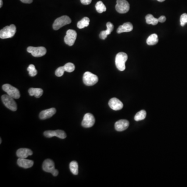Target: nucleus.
<instances>
[{"label":"nucleus","instance_id":"f257e3e1","mask_svg":"<svg viewBox=\"0 0 187 187\" xmlns=\"http://www.w3.org/2000/svg\"><path fill=\"white\" fill-rule=\"evenodd\" d=\"M127 55L123 52L118 53L115 57V65L118 70L121 71H124L126 68L125 63L127 60Z\"/></svg>","mask_w":187,"mask_h":187},{"label":"nucleus","instance_id":"f03ea898","mask_svg":"<svg viewBox=\"0 0 187 187\" xmlns=\"http://www.w3.org/2000/svg\"><path fill=\"white\" fill-rule=\"evenodd\" d=\"M16 32V27L14 25L6 26L0 31V38L8 39L13 37Z\"/></svg>","mask_w":187,"mask_h":187},{"label":"nucleus","instance_id":"7ed1b4c3","mask_svg":"<svg viewBox=\"0 0 187 187\" xmlns=\"http://www.w3.org/2000/svg\"><path fill=\"white\" fill-rule=\"evenodd\" d=\"M42 167L44 171L51 173L54 176H57L59 173L58 170L55 167L54 162L50 159H46L44 161Z\"/></svg>","mask_w":187,"mask_h":187},{"label":"nucleus","instance_id":"20e7f679","mask_svg":"<svg viewBox=\"0 0 187 187\" xmlns=\"http://www.w3.org/2000/svg\"><path fill=\"white\" fill-rule=\"evenodd\" d=\"M1 99L3 104H4L6 108H7L8 109H9V110H11L12 111H15L17 110V103L14 100V98L9 96V95H8L7 94H6V95H2Z\"/></svg>","mask_w":187,"mask_h":187},{"label":"nucleus","instance_id":"39448f33","mask_svg":"<svg viewBox=\"0 0 187 187\" xmlns=\"http://www.w3.org/2000/svg\"><path fill=\"white\" fill-rule=\"evenodd\" d=\"M71 22V20L70 17L67 16H62L55 20L53 25V29L55 30H58L62 26L70 24Z\"/></svg>","mask_w":187,"mask_h":187},{"label":"nucleus","instance_id":"423d86ee","mask_svg":"<svg viewBox=\"0 0 187 187\" xmlns=\"http://www.w3.org/2000/svg\"><path fill=\"white\" fill-rule=\"evenodd\" d=\"M83 81L85 85L93 86L98 82V78L96 75L87 71L84 73Z\"/></svg>","mask_w":187,"mask_h":187},{"label":"nucleus","instance_id":"0eeeda50","mask_svg":"<svg viewBox=\"0 0 187 187\" xmlns=\"http://www.w3.org/2000/svg\"><path fill=\"white\" fill-rule=\"evenodd\" d=\"M2 89L8 95H9V96L12 97L14 99H18L20 98V92L18 89L10 84H4L2 86Z\"/></svg>","mask_w":187,"mask_h":187},{"label":"nucleus","instance_id":"6e6552de","mask_svg":"<svg viewBox=\"0 0 187 187\" xmlns=\"http://www.w3.org/2000/svg\"><path fill=\"white\" fill-rule=\"evenodd\" d=\"M27 51L28 53H31L33 57H40L46 54V49L43 46H29L27 48Z\"/></svg>","mask_w":187,"mask_h":187},{"label":"nucleus","instance_id":"1a4fd4ad","mask_svg":"<svg viewBox=\"0 0 187 187\" xmlns=\"http://www.w3.org/2000/svg\"><path fill=\"white\" fill-rule=\"evenodd\" d=\"M129 4L126 0H117L115 9L120 14H125L129 11Z\"/></svg>","mask_w":187,"mask_h":187},{"label":"nucleus","instance_id":"9d476101","mask_svg":"<svg viewBox=\"0 0 187 187\" xmlns=\"http://www.w3.org/2000/svg\"><path fill=\"white\" fill-rule=\"evenodd\" d=\"M77 37L76 31L73 30L69 29L67 31L66 36L64 38V41L65 44L70 46H73Z\"/></svg>","mask_w":187,"mask_h":187},{"label":"nucleus","instance_id":"9b49d317","mask_svg":"<svg viewBox=\"0 0 187 187\" xmlns=\"http://www.w3.org/2000/svg\"><path fill=\"white\" fill-rule=\"evenodd\" d=\"M95 119L92 114L87 113L84 115L82 122L83 127L85 128L91 127L95 124Z\"/></svg>","mask_w":187,"mask_h":187},{"label":"nucleus","instance_id":"f8f14e48","mask_svg":"<svg viewBox=\"0 0 187 187\" xmlns=\"http://www.w3.org/2000/svg\"><path fill=\"white\" fill-rule=\"evenodd\" d=\"M45 137L50 138L53 137H57L59 138L65 139L67 137L65 132L62 130H56V131H46L44 132Z\"/></svg>","mask_w":187,"mask_h":187},{"label":"nucleus","instance_id":"ddd939ff","mask_svg":"<svg viewBox=\"0 0 187 187\" xmlns=\"http://www.w3.org/2000/svg\"><path fill=\"white\" fill-rule=\"evenodd\" d=\"M109 106L111 109L115 111L121 110L123 107V103L117 98H112L109 101Z\"/></svg>","mask_w":187,"mask_h":187},{"label":"nucleus","instance_id":"4468645a","mask_svg":"<svg viewBox=\"0 0 187 187\" xmlns=\"http://www.w3.org/2000/svg\"><path fill=\"white\" fill-rule=\"evenodd\" d=\"M56 109L54 108H52L41 111L39 114V117L41 120H45L53 117L56 113Z\"/></svg>","mask_w":187,"mask_h":187},{"label":"nucleus","instance_id":"2eb2a0df","mask_svg":"<svg viewBox=\"0 0 187 187\" xmlns=\"http://www.w3.org/2000/svg\"><path fill=\"white\" fill-rule=\"evenodd\" d=\"M129 125V122L127 120H120L115 123V129L118 132H122L126 130Z\"/></svg>","mask_w":187,"mask_h":187},{"label":"nucleus","instance_id":"dca6fc26","mask_svg":"<svg viewBox=\"0 0 187 187\" xmlns=\"http://www.w3.org/2000/svg\"><path fill=\"white\" fill-rule=\"evenodd\" d=\"M34 162L32 160L23 159V158H19L17 160V164L19 166L23 168H30L32 166Z\"/></svg>","mask_w":187,"mask_h":187},{"label":"nucleus","instance_id":"f3484780","mask_svg":"<svg viewBox=\"0 0 187 187\" xmlns=\"http://www.w3.org/2000/svg\"><path fill=\"white\" fill-rule=\"evenodd\" d=\"M32 150L27 148H20L16 152V155L18 158L26 159L29 156L32 155Z\"/></svg>","mask_w":187,"mask_h":187},{"label":"nucleus","instance_id":"a211bd4d","mask_svg":"<svg viewBox=\"0 0 187 187\" xmlns=\"http://www.w3.org/2000/svg\"><path fill=\"white\" fill-rule=\"evenodd\" d=\"M132 29H133V26L131 22H127L118 26V28L117 29V33L120 34L123 32H128L132 31Z\"/></svg>","mask_w":187,"mask_h":187},{"label":"nucleus","instance_id":"6ab92c4d","mask_svg":"<svg viewBox=\"0 0 187 187\" xmlns=\"http://www.w3.org/2000/svg\"><path fill=\"white\" fill-rule=\"evenodd\" d=\"M107 29L106 30L101 31V32L100 33L99 37L100 39L105 40L107 38V36L110 34L113 31L114 28L113 25L112 23H111L110 22H108L107 23Z\"/></svg>","mask_w":187,"mask_h":187},{"label":"nucleus","instance_id":"aec40b11","mask_svg":"<svg viewBox=\"0 0 187 187\" xmlns=\"http://www.w3.org/2000/svg\"><path fill=\"white\" fill-rule=\"evenodd\" d=\"M28 92L30 96H34L36 98H40L43 94V90L40 88H30Z\"/></svg>","mask_w":187,"mask_h":187},{"label":"nucleus","instance_id":"412c9836","mask_svg":"<svg viewBox=\"0 0 187 187\" xmlns=\"http://www.w3.org/2000/svg\"><path fill=\"white\" fill-rule=\"evenodd\" d=\"M159 41L158 36L156 34H152L148 37L146 40V43L149 45H156Z\"/></svg>","mask_w":187,"mask_h":187},{"label":"nucleus","instance_id":"4be33fe9","mask_svg":"<svg viewBox=\"0 0 187 187\" xmlns=\"http://www.w3.org/2000/svg\"><path fill=\"white\" fill-rule=\"evenodd\" d=\"M89 22H90V20L88 17H84L82 20L78 22L77 26H78V28L81 29H83L85 27H87V26H89Z\"/></svg>","mask_w":187,"mask_h":187},{"label":"nucleus","instance_id":"5701e85b","mask_svg":"<svg viewBox=\"0 0 187 187\" xmlns=\"http://www.w3.org/2000/svg\"><path fill=\"white\" fill-rule=\"evenodd\" d=\"M146 23L149 25H152L153 26L157 25L159 22L158 19L156 18L151 14H148L146 16Z\"/></svg>","mask_w":187,"mask_h":187},{"label":"nucleus","instance_id":"b1692460","mask_svg":"<svg viewBox=\"0 0 187 187\" xmlns=\"http://www.w3.org/2000/svg\"><path fill=\"white\" fill-rule=\"evenodd\" d=\"M146 111L141 110L136 114L134 118L136 121H139L144 120L146 117Z\"/></svg>","mask_w":187,"mask_h":187},{"label":"nucleus","instance_id":"393cba45","mask_svg":"<svg viewBox=\"0 0 187 187\" xmlns=\"http://www.w3.org/2000/svg\"><path fill=\"white\" fill-rule=\"evenodd\" d=\"M95 8H96L97 12H99V13H102V12H106V10H107L106 6L103 3V2L101 1H98L96 4Z\"/></svg>","mask_w":187,"mask_h":187},{"label":"nucleus","instance_id":"a878e982","mask_svg":"<svg viewBox=\"0 0 187 187\" xmlns=\"http://www.w3.org/2000/svg\"><path fill=\"white\" fill-rule=\"evenodd\" d=\"M70 171L73 175L78 174V164L76 161H72L70 163Z\"/></svg>","mask_w":187,"mask_h":187},{"label":"nucleus","instance_id":"bb28decb","mask_svg":"<svg viewBox=\"0 0 187 187\" xmlns=\"http://www.w3.org/2000/svg\"><path fill=\"white\" fill-rule=\"evenodd\" d=\"M27 70L29 72L30 76L33 77L37 74V71L36 69V67L33 65H30L27 68Z\"/></svg>","mask_w":187,"mask_h":187},{"label":"nucleus","instance_id":"cd10ccee","mask_svg":"<svg viewBox=\"0 0 187 187\" xmlns=\"http://www.w3.org/2000/svg\"><path fill=\"white\" fill-rule=\"evenodd\" d=\"M64 66L65 71L68 72H72L75 70V65L71 62H68Z\"/></svg>","mask_w":187,"mask_h":187},{"label":"nucleus","instance_id":"c85d7f7f","mask_svg":"<svg viewBox=\"0 0 187 187\" xmlns=\"http://www.w3.org/2000/svg\"><path fill=\"white\" fill-rule=\"evenodd\" d=\"M65 71V69L64 66L60 67L57 69V70L55 71V74L58 77H61V76H62L64 75V72Z\"/></svg>","mask_w":187,"mask_h":187},{"label":"nucleus","instance_id":"c756f323","mask_svg":"<svg viewBox=\"0 0 187 187\" xmlns=\"http://www.w3.org/2000/svg\"><path fill=\"white\" fill-rule=\"evenodd\" d=\"M180 25L182 26H184L185 23H187V14L184 13L181 15L180 19Z\"/></svg>","mask_w":187,"mask_h":187},{"label":"nucleus","instance_id":"7c9ffc66","mask_svg":"<svg viewBox=\"0 0 187 187\" xmlns=\"http://www.w3.org/2000/svg\"><path fill=\"white\" fill-rule=\"evenodd\" d=\"M81 2L82 4L87 5L90 4L92 2V0H81Z\"/></svg>","mask_w":187,"mask_h":187},{"label":"nucleus","instance_id":"2f4dec72","mask_svg":"<svg viewBox=\"0 0 187 187\" xmlns=\"http://www.w3.org/2000/svg\"><path fill=\"white\" fill-rule=\"evenodd\" d=\"M158 20H159V22H164L166 21V17L164 16H162L159 17Z\"/></svg>","mask_w":187,"mask_h":187},{"label":"nucleus","instance_id":"473e14b6","mask_svg":"<svg viewBox=\"0 0 187 187\" xmlns=\"http://www.w3.org/2000/svg\"><path fill=\"white\" fill-rule=\"evenodd\" d=\"M20 1L26 4H30L32 3L33 0H20Z\"/></svg>","mask_w":187,"mask_h":187},{"label":"nucleus","instance_id":"72a5a7b5","mask_svg":"<svg viewBox=\"0 0 187 187\" xmlns=\"http://www.w3.org/2000/svg\"><path fill=\"white\" fill-rule=\"evenodd\" d=\"M3 5V1L2 0H0V7L1 8Z\"/></svg>","mask_w":187,"mask_h":187},{"label":"nucleus","instance_id":"f704fd0d","mask_svg":"<svg viewBox=\"0 0 187 187\" xmlns=\"http://www.w3.org/2000/svg\"><path fill=\"white\" fill-rule=\"evenodd\" d=\"M157 1L160 2H163L165 1V0H157Z\"/></svg>","mask_w":187,"mask_h":187},{"label":"nucleus","instance_id":"c9c22d12","mask_svg":"<svg viewBox=\"0 0 187 187\" xmlns=\"http://www.w3.org/2000/svg\"><path fill=\"white\" fill-rule=\"evenodd\" d=\"M0 143H2V139H1V142H0Z\"/></svg>","mask_w":187,"mask_h":187}]
</instances>
